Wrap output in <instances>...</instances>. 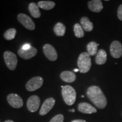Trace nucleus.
Returning <instances> with one entry per match:
<instances>
[{"mask_svg":"<svg viewBox=\"0 0 122 122\" xmlns=\"http://www.w3.org/2000/svg\"><path fill=\"white\" fill-rule=\"evenodd\" d=\"M86 95L95 106L100 109H103L107 106V99L100 87L95 85L90 86L86 91Z\"/></svg>","mask_w":122,"mask_h":122,"instance_id":"1","label":"nucleus"},{"mask_svg":"<svg viewBox=\"0 0 122 122\" xmlns=\"http://www.w3.org/2000/svg\"><path fill=\"white\" fill-rule=\"evenodd\" d=\"M92 66L91 59L87 52L81 53L77 59V66L80 72L86 73L91 69Z\"/></svg>","mask_w":122,"mask_h":122,"instance_id":"2","label":"nucleus"},{"mask_svg":"<svg viewBox=\"0 0 122 122\" xmlns=\"http://www.w3.org/2000/svg\"><path fill=\"white\" fill-rule=\"evenodd\" d=\"M62 95L65 102L68 106L74 105L76 98V93L72 86L67 85L62 89Z\"/></svg>","mask_w":122,"mask_h":122,"instance_id":"3","label":"nucleus"},{"mask_svg":"<svg viewBox=\"0 0 122 122\" xmlns=\"http://www.w3.org/2000/svg\"><path fill=\"white\" fill-rule=\"evenodd\" d=\"M4 58L7 68L11 71L15 70L18 63L16 54L10 51H6L4 53Z\"/></svg>","mask_w":122,"mask_h":122,"instance_id":"4","label":"nucleus"},{"mask_svg":"<svg viewBox=\"0 0 122 122\" xmlns=\"http://www.w3.org/2000/svg\"><path fill=\"white\" fill-rule=\"evenodd\" d=\"M44 79L41 76H35L30 79L25 84V88L29 92H33L39 89L43 84Z\"/></svg>","mask_w":122,"mask_h":122,"instance_id":"5","label":"nucleus"},{"mask_svg":"<svg viewBox=\"0 0 122 122\" xmlns=\"http://www.w3.org/2000/svg\"><path fill=\"white\" fill-rule=\"evenodd\" d=\"M19 22L27 30H32L35 29V24L32 19L27 15L20 13L18 15Z\"/></svg>","mask_w":122,"mask_h":122,"instance_id":"6","label":"nucleus"},{"mask_svg":"<svg viewBox=\"0 0 122 122\" xmlns=\"http://www.w3.org/2000/svg\"><path fill=\"white\" fill-rule=\"evenodd\" d=\"M7 100L9 105L15 109H19L23 106V101L22 97L17 94H9L7 96Z\"/></svg>","mask_w":122,"mask_h":122,"instance_id":"7","label":"nucleus"},{"mask_svg":"<svg viewBox=\"0 0 122 122\" xmlns=\"http://www.w3.org/2000/svg\"><path fill=\"white\" fill-rule=\"evenodd\" d=\"M43 52L49 60L55 61L58 58V54L56 49L50 44H46L44 45Z\"/></svg>","mask_w":122,"mask_h":122,"instance_id":"8","label":"nucleus"},{"mask_svg":"<svg viewBox=\"0 0 122 122\" xmlns=\"http://www.w3.org/2000/svg\"><path fill=\"white\" fill-rule=\"evenodd\" d=\"M40 105V99L37 96L33 95L30 96L27 100V109L32 112H35L39 109Z\"/></svg>","mask_w":122,"mask_h":122,"instance_id":"9","label":"nucleus"},{"mask_svg":"<svg viewBox=\"0 0 122 122\" xmlns=\"http://www.w3.org/2000/svg\"><path fill=\"white\" fill-rule=\"evenodd\" d=\"M110 54L114 58H119L122 55V45L118 41H114L110 47Z\"/></svg>","mask_w":122,"mask_h":122,"instance_id":"10","label":"nucleus"},{"mask_svg":"<svg viewBox=\"0 0 122 122\" xmlns=\"http://www.w3.org/2000/svg\"><path fill=\"white\" fill-rule=\"evenodd\" d=\"M55 103H56V100L53 97H50V98H47L44 102L43 104H42L41 107L39 112L40 115L43 116L48 114L53 109L55 105Z\"/></svg>","mask_w":122,"mask_h":122,"instance_id":"11","label":"nucleus"},{"mask_svg":"<svg viewBox=\"0 0 122 122\" xmlns=\"http://www.w3.org/2000/svg\"><path fill=\"white\" fill-rule=\"evenodd\" d=\"M37 49L34 47H31L28 50H23L20 48L18 51V55L24 59H30L32 58L37 54Z\"/></svg>","mask_w":122,"mask_h":122,"instance_id":"12","label":"nucleus"},{"mask_svg":"<svg viewBox=\"0 0 122 122\" xmlns=\"http://www.w3.org/2000/svg\"><path fill=\"white\" fill-rule=\"evenodd\" d=\"M78 110L84 114H93L97 112V109L91 104L86 102L80 103L78 105Z\"/></svg>","mask_w":122,"mask_h":122,"instance_id":"13","label":"nucleus"},{"mask_svg":"<svg viewBox=\"0 0 122 122\" xmlns=\"http://www.w3.org/2000/svg\"><path fill=\"white\" fill-rule=\"evenodd\" d=\"M88 8L94 13H99L103 9L102 2L101 0H92L88 3Z\"/></svg>","mask_w":122,"mask_h":122,"instance_id":"14","label":"nucleus"},{"mask_svg":"<svg viewBox=\"0 0 122 122\" xmlns=\"http://www.w3.org/2000/svg\"><path fill=\"white\" fill-rule=\"evenodd\" d=\"M61 79L66 83H73L76 80V75L72 71H64L60 75Z\"/></svg>","mask_w":122,"mask_h":122,"instance_id":"15","label":"nucleus"},{"mask_svg":"<svg viewBox=\"0 0 122 122\" xmlns=\"http://www.w3.org/2000/svg\"><path fill=\"white\" fill-rule=\"evenodd\" d=\"M107 53L105 50L100 49L97 52L96 57V62L97 65H102L106 63Z\"/></svg>","mask_w":122,"mask_h":122,"instance_id":"16","label":"nucleus"},{"mask_svg":"<svg viewBox=\"0 0 122 122\" xmlns=\"http://www.w3.org/2000/svg\"><path fill=\"white\" fill-rule=\"evenodd\" d=\"M80 23L83 30L86 32H91L93 30V24L92 23L89 18L86 16L81 18Z\"/></svg>","mask_w":122,"mask_h":122,"instance_id":"17","label":"nucleus"},{"mask_svg":"<svg viewBox=\"0 0 122 122\" xmlns=\"http://www.w3.org/2000/svg\"><path fill=\"white\" fill-rule=\"evenodd\" d=\"M29 11L33 18H39L41 16V13L39 7L35 2H31L28 5Z\"/></svg>","mask_w":122,"mask_h":122,"instance_id":"18","label":"nucleus"},{"mask_svg":"<svg viewBox=\"0 0 122 122\" xmlns=\"http://www.w3.org/2000/svg\"><path fill=\"white\" fill-rule=\"evenodd\" d=\"M54 32L56 36H63L66 32V27L64 24L61 22L57 23L54 27Z\"/></svg>","mask_w":122,"mask_h":122,"instance_id":"19","label":"nucleus"},{"mask_svg":"<svg viewBox=\"0 0 122 122\" xmlns=\"http://www.w3.org/2000/svg\"><path fill=\"white\" fill-rule=\"evenodd\" d=\"M38 6L45 10L53 9L56 6L55 2L50 1H41L37 3Z\"/></svg>","mask_w":122,"mask_h":122,"instance_id":"20","label":"nucleus"},{"mask_svg":"<svg viewBox=\"0 0 122 122\" xmlns=\"http://www.w3.org/2000/svg\"><path fill=\"white\" fill-rule=\"evenodd\" d=\"M99 44L96 43L94 41H92L90 42L89 43H88L86 46V49H87L88 53L89 54V56H94L96 54H97V53L98 51V46Z\"/></svg>","mask_w":122,"mask_h":122,"instance_id":"21","label":"nucleus"},{"mask_svg":"<svg viewBox=\"0 0 122 122\" xmlns=\"http://www.w3.org/2000/svg\"><path fill=\"white\" fill-rule=\"evenodd\" d=\"M74 31L75 33V36L77 38H81L84 36V31L83 27L80 24L76 23L74 26Z\"/></svg>","mask_w":122,"mask_h":122,"instance_id":"22","label":"nucleus"},{"mask_svg":"<svg viewBox=\"0 0 122 122\" xmlns=\"http://www.w3.org/2000/svg\"><path fill=\"white\" fill-rule=\"evenodd\" d=\"M16 34V29L14 28H10L5 32L4 34V37L6 40H11L14 39Z\"/></svg>","mask_w":122,"mask_h":122,"instance_id":"23","label":"nucleus"},{"mask_svg":"<svg viewBox=\"0 0 122 122\" xmlns=\"http://www.w3.org/2000/svg\"><path fill=\"white\" fill-rule=\"evenodd\" d=\"M63 121L64 116L62 114H58L54 116L49 122H63Z\"/></svg>","mask_w":122,"mask_h":122,"instance_id":"24","label":"nucleus"},{"mask_svg":"<svg viewBox=\"0 0 122 122\" xmlns=\"http://www.w3.org/2000/svg\"><path fill=\"white\" fill-rule=\"evenodd\" d=\"M118 16L120 20L122 21V5L119 7L118 10Z\"/></svg>","mask_w":122,"mask_h":122,"instance_id":"25","label":"nucleus"},{"mask_svg":"<svg viewBox=\"0 0 122 122\" xmlns=\"http://www.w3.org/2000/svg\"><path fill=\"white\" fill-rule=\"evenodd\" d=\"M31 47L32 46H30V44H25L22 46V48H22V49H23V50H28V49H30V48H31Z\"/></svg>","mask_w":122,"mask_h":122,"instance_id":"26","label":"nucleus"},{"mask_svg":"<svg viewBox=\"0 0 122 122\" xmlns=\"http://www.w3.org/2000/svg\"><path fill=\"white\" fill-rule=\"evenodd\" d=\"M71 122H86L85 120H82V119H76V120H72Z\"/></svg>","mask_w":122,"mask_h":122,"instance_id":"27","label":"nucleus"},{"mask_svg":"<svg viewBox=\"0 0 122 122\" xmlns=\"http://www.w3.org/2000/svg\"><path fill=\"white\" fill-rule=\"evenodd\" d=\"M4 122H14L13 121V120H6V121H5Z\"/></svg>","mask_w":122,"mask_h":122,"instance_id":"28","label":"nucleus"},{"mask_svg":"<svg viewBox=\"0 0 122 122\" xmlns=\"http://www.w3.org/2000/svg\"><path fill=\"white\" fill-rule=\"evenodd\" d=\"M69 111L70 112H74L75 110V109H71V110H69Z\"/></svg>","mask_w":122,"mask_h":122,"instance_id":"29","label":"nucleus"},{"mask_svg":"<svg viewBox=\"0 0 122 122\" xmlns=\"http://www.w3.org/2000/svg\"><path fill=\"white\" fill-rule=\"evenodd\" d=\"M74 71H75V72H77V71H79V70H78V69H74Z\"/></svg>","mask_w":122,"mask_h":122,"instance_id":"30","label":"nucleus"}]
</instances>
